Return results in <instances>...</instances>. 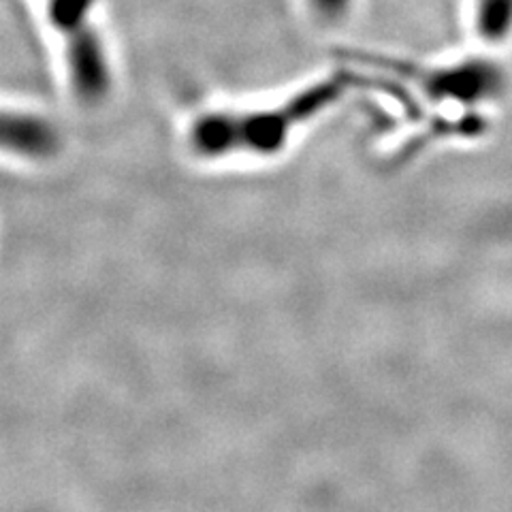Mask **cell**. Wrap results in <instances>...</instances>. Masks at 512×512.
<instances>
[{"mask_svg":"<svg viewBox=\"0 0 512 512\" xmlns=\"http://www.w3.org/2000/svg\"><path fill=\"white\" fill-rule=\"evenodd\" d=\"M94 0H47V13L64 39L71 90L84 107H101L114 92V71L90 22Z\"/></svg>","mask_w":512,"mask_h":512,"instance_id":"cell-2","label":"cell"},{"mask_svg":"<svg viewBox=\"0 0 512 512\" xmlns=\"http://www.w3.org/2000/svg\"><path fill=\"white\" fill-rule=\"evenodd\" d=\"M476 28L489 43L504 41L512 30V0H478Z\"/></svg>","mask_w":512,"mask_h":512,"instance_id":"cell-4","label":"cell"},{"mask_svg":"<svg viewBox=\"0 0 512 512\" xmlns=\"http://www.w3.org/2000/svg\"><path fill=\"white\" fill-rule=\"evenodd\" d=\"M310 5L320 20L335 22L344 18L350 7V0H310Z\"/></svg>","mask_w":512,"mask_h":512,"instance_id":"cell-5","label":"cell"},{"mask_svg":"<svg viewBox=\"0 0 512 512\" xmlns=\"http://www.w3.org/2000/svg\"><path fill=\"white\" fill-rule=\"evenodd\" d=\"M62 146L58 128L41 116L0 111V150L32 160H47Z\"/></svg>","mask_w":512,"mask_h":512,"instance_id":"cell-3","label":"cell"},{"mask_svg":"<svg viewBox=\"0 0 512 512\" xmlns=\"http://www.w3.org/2000/svg\"><path fill=\"white\" fill-rule=\"evenodd\" d=\"M359 82V75L338 71L276 103L203 109L186 120L182 146L192 160L203 165L274 160L318 118L338 107Z\"/></svg>","mask_w":512,"mask_h":512,"instance_id":"cell-1","label":"cell"}]
</instances>
